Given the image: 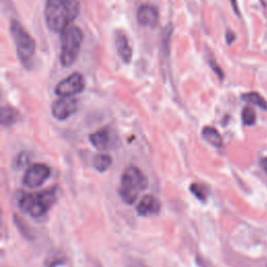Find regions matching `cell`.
Wrapping results in <instances>:
<instances>
[{
  "label": "cell",
  "instance_id": "cell-3",
  "mask_svg": "<svg viewBox=\"0 0 267 267\" xmlns=\"http://www.w3.org/2000/svg\"><path fill=\"white\" fill-rule=\"evenodd\" d=\"M56 199V189H48L37 193H24L18 199L19 208L32 217H41Z\"/></svg>",
  "mask_w": 267,
  "mask_h": 267
},
{
  "label": "cell",
  "instance_id": "cell-16",
  "mask_svg": "<svg viewBox=\"0 0 267 267\" xmlns=\"http://www.w3.org/2000/svg\"><path fill=\"white\" fill-rule=\"evenodd\" d=\"M242 99L247 104L259 107L262 110H267V102L263 96H261L258 92H249L242 95Z\"/></svg>",
  "mask_w": 267,
  "mask_h": 267
},
{
  "label": "cell",
  "instance_id": "cell-2",
  "mask_svg": "<svg viewBox=\"0 0 267 267\" xmlns=\"http://www.w3.org/2000/svg\"><path fill=\"white\" fill-rule=\"evenodd\" d=\"M148 186L145 175L136 166H128L121 177L119 189L120 197L127 205H131L137 200L139 194Z\"/></svg>",
  "mask_w": 267,
  "mask_h": 267
},
{
  "label": "cell",
  "instance_id": "cell-22",
  "mask_svg": "<svg viewBox=\"0 0 267 267\" xmlns=\"http://www.w3.org/2000/svg\"><path fill=\"white\" fill-rule=\"evenodd\" d=\"M128 267H146L143 263H141V262H136V261H134V262H131V263H129V266Z\"/></svg>",
  "mask_w": 267,
  "mask_h": 267
},
{
  "label": "cell",
  "instance_id": "cell-20",
  "mask_svg": "<svg viewBox=\"0 0 267 267\" xmlns=\"http://www.w3.org/2000/svg\"><path fill=\"white\" fill-rule=\"evenodd\" d=\"M235 35H234V32H232V31H227L226 32V36H225V39H226V42H227V44H231L234 40H235Z\"/></svg>",
  "mask_w": 267,
  "mask_h": 267
},
{
  "label": "cell",
  "instance_id": "cell-14",
  "mask_svg": "<svg viewBox=\"0 0 267 267\" xmlns=\"http://www.w3.org/2000/svg\"><path fill=\"white\" fill-rule=\"evenodd\" d=\"M112 165V158L106 154H99L93 158L94 168L99 173L107 171Z\"/></svg>",
  "mask_w": 267,
  "mask_h": 267
},
{
  "label": "cell",
  "instance_id": "cell-21",
  "mask_svg": "<svg viewBox=\"0 0 267 267\" xmlns=\"http://www.w3.org/2000/svg\"><path fill=\"white\" fill-rule=\"evenodd\" d=\"M231 4L233 6V10L235 11V13L239 16V10H238V6H237V2L236 0H231Z\"/></svg>",
  "mask_w": 267,
  "mask_h": 267
},
{
  "label": "cell",
  "instance_id": "cell-1",
  "mask_svg": "<svg viewBox=\"0 0 267 267\" xmlns=\"http://www.w3.org/2000/svg\"><path fill=\"white\" fill-rule=\"evenodd\" d=\"M80 14L78 0H47L44 10V17L47 27L62 33L71 26Z\"/></svg>",
  "mask_w": 267,
  "mask_h": 267
},
{
  "label": "cell",
  "instance_id": "cell-6",
  "mask_svg": "<svg viewBox=\"0 0 267 267\" xmlns=\"http://www.w3.org/2000/svg\"><path fill=\"white\" fill-rule=\"evenodd\" d=\"M85 89V81L80 72H74L61 81L55 87V94L61 97H72Z\"/></svg>",
  "mask_w": 267,
  "mask_h": 267
},
{
  "label": "cell",
  "instance_id": "cell-13",
  "mask_svg": "<svg viewBox=\"0 0 267 267\" xmlns=\"http://www.w3.org/2000/svg\"><path fill=\"white\" fill-rule=\"evenodd\" d=\"M202 136L209 144H211L214 147H221L223 145L222 137L215 127L212 126L204 127L202 131Z\"/></svg>",
  "mask_w": 267,
  "mask_h": 267
},
{
  "label": "cell",
  "instance_id": "cell-9",
  "mask_svg": "<svg viewBox=\"0 0 267 267\" xmlns=\"http://www.w3.org/2000/svg\"><path fill=\"white\" fill-rule=\"evenodd\" d=\"M137 21L141 26L155 27L159 22V12L156 7L144 4L137 11Z\"/></svg>",
  "mask_w": 267,
  "mask_h": 267
},
{
  "label": "cell",
  "instance_id": "cell-17",
  "mask_svg": "<svg viewBox=\"0 0 267 267\" xmlns=\"http://www.w3.org/2000/svg\"><path fill=\"white\" fill-rule=\"evenodd\" d=\"M190 191L197 199L203 200V202H205L206 198H207V195H208L207 189L204 186L199 185V184H192L190 186Z\"/></svg>",
  "mask_w": 267,
  "mask_h": 267
},
{
  "label": "cell",
  "instance_id": "cell-15",
  "mask_svg": "<svg viewBox=\"0 0 267 267\" xmlns=\"http://www.w3.org/2000/svg\"><path fill=\"white\" fill-rule=\"evenodd\" d=\"M19 113L10 107H4L2 109V113H0V121L2 124L5 126L12 125L18 121Z\"/></svg>",
  "mask_w": 267,
  "mask_h": 267
},
{
  "label": "cell",
  "instance_id": "cell-18",
  "mask_svg": "<svg viewBox=\"0 0 267 267\" xmlns=\"http://www.w3.org/2000/svg\"><path fill=\"white\" fill-rule=\"evenodd\" d=\"M242 121L245 125H253L256 122V113L251 107H245L242 111Z\"/></svg>",
  "mask_w": 267,
  "mask_h": 267
},
{
  "label": "cell",
  "instance_id": "cell-4",
  "mask_svg": "<svg viewBox=\"0 0 267 267\" xmlns=\"http://www.w3.org/2000/svg\"><path fill=\"white\" fill-rule=\"evenodd\" d=\"M84 39L83 31L80 27L71 25L61 33V54L60 61L64 67L72 65L79 53Z\"/></svg>",
  "mask_w": 267,
  "mask_h": 267
},
{
  "label": "cell",
  "instance_id": "cell-10",
  "mask_svg": "<svg viewBox=\"0 0 267 267\" xmlns=\"http://www.w3.org/2000/svg\"><path fill=\"white\" fill-rule=\"evenodd\" d=\"M161 210V204L159 199L154 195H145L137 206V212L140 216H152L159 214Z\"/></svg>",
  "mask_w": 267,
  "mask_h": 267
},
{
  "label": "cell",
  "instance_id": "cell-11",
  "mask_svg": "<svg viewBox=\"0 0 267 267\" xmlns=\"http://www.w3.org/2000/svg\"><path fill=\"white\" fill-rule=\"evenodd\" d=\"M91 143L99 150H107L113 144V137L110 129L103 128L90 135Z\"/></svg>",
  "mask_w": 267,
  "mask_h": 267
},
{
  "label": "cell",
  "instance_id": "cell-12",
  "mask_svg": "<svg viewBox=\"0 0 267 267\" xmlns=\"http://www.w3.org/2000/svg\"><path fill=\"white\" fill-rule=\"evenodd\" d=\"M116 48L118 54L121 56L124 63H129L132 56V49L128 42L127 37L124 33H117L116 35Z\"/></svg>",
  "mask_w": 267,
  "mask_h": 267
},
{
  "label": "cell",
  "instance_id": "cell-8",
  "mask_svg": "<svg viewBox=\"0 0 267 267\" xmlns=\"http://www.w3.org/2000/svg\"><path fill=\"white\" fill-rule=\"evenodd\" d=\"M79 103L72 97H62L52 104L51 114L58 120H66L78 111Z\"/></svg>",
  "mask_w": 267,
  "mask_h": 267
},
{
  "label": "cell",
  "instance_id": "cell-19",
  "mask_svg": "<svg viewBox=\"0 0 267 267\" xmlns=\"http://www.w3.org/2000/svg\"><path fill=\"white\" fill-rule=\"evenodd\" d=\"M64 261H65V259L61 255H56L55 259H54V255H51L49 257V260L46 262V264H47V267H55L60 264H63Z\"/></svg>",
  "mask_w": 267,
  "mask_h": 267
},
{
  "label": "cell",
  "instance_id": "cell-23",
  "mask_svg": "<svg viewBox=\"0 0 267 267\" xmlns=\"http://www.w3.org/2000/svg\"><path fill=\"white\" fill-rule=\"evenodd\" d=\"M261 166H262V168L264 169V171L267 174V157L263 158L261 160Z\"/></svg>",
  "mask_w": 267,
  "mask_h": 267
},
{
  "label": "cell",
  "instance_id": "cell-7",
  "mask_svg": "<svg viewBox=\"0 0 267 267\" xmlns=\"http://www.w3.org/2000/svg\"><path fill=\"white\" fill-rule=\"evenodd\" d=\"M50 177V168L41 163L31 165L23 177V184L28 188H37L42 186Z\"/></svg>",
  "mask_w": 267,
  "mask_h": 267
},
{
  "label": "cell",
  "instance_id": "cell-5",
  "mask_svg": "<svg viewBox=\"0 0 267 267\" xmlns=\"http://www.w3.org/2000/svg\"><path fill=\"white\" fill-rule=\"evenodd\" d=\"M11 35L14 40L18 59L24 66L28 65L36 52L35 40L16 20L11 22Z\"/></svg>",
  "mask_w": 267,
  "mask_h": 267
}]
</instances>
